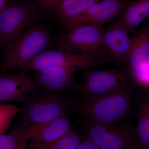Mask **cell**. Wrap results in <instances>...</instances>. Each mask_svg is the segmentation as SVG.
<instances>
[{"label": "cell", "instance_id": "cell-17", "mask_svg": "<svg viewBox=\"0 0 149 149\" xmlns=\"http://www.w3.org/2000/svg\"><path fill=\"white\" fill-rule=\"evenodd\" d=\"M136 132L141 148H149V92L141 100Z\"/></svg>", "mask_w": 149, "mask_h": 149}, {"label": "cell", "instance_id": "cell-3", "mask_svg": "<svg viewBox=\"0 0 149 149\" xmlns=\"http://www.w3.org/2000/svg\"><path fill=\"white\" fill-rule=\"evenodd\" d=\"M75 102L54 95H47L33 99L24 109L21 121L17 128L26 141L45 125L66 113Z\"/></svg>", "mask_w": 149, "mask_h": 149}, {"label": "cell", "instance_id": "cell-25", "mask_svg": "<svg viewBox=\"0 0 149 149\" xmlns=\"http://www.w3.org/2000/svg\"><path fill=\"white\" fill-rule=\"evenodd\" d=\"M27 141H23V142L20 144V146H19L17 149H26V148H27Z\"/></svg>", "mask_w": 149, "mask_h": 149}, {"label": "cell", "instance_id": "cell-14", "mask_svg": "<svg viewBox=\"0 0 149 149\" xmlns=\"http://www.w3.org/2000/svg\"><path fill=\"white\" fill-rule=\"evenodd\" d=\"M72 127L66 113L45 125L29 139V147L33 149L39 146L50 143L66 134Z\"/></svg>", "mask_w": 149, "mask_h": 149}, {"label": "cell", "instance_id": "cell-8", "mask_svg": "<svg viewBox=\"0 0 149 149\" xmlns=\"http://www.w3.org/2000/svg\"><path fill=\"white\" fill-rule=\"evenodd\" d=\"M82 76L83 80L75 87L83 98L104 95L124 88L130 83L127 72L117 68L87 70Z\"/></svg>", "mask_w": 149, "mask_h": 149}, {"label": "cell", "instance_id": "cell-10", "mask_svg": "<svg viewBox=\"0 0 149 149\" xmlns=\"http://www.w3.org/2000/svg\"><path fill=\"white\" fill-rule=\"evenodd\" d=\"M129 31L118 20L104 30L102 44L107 56L118 64H125L130 46Z\"/></svg>", "mask_w": 149, "mask_h": 149}, {"label": "cell", "instance_id": "cell-4", "mask_svg": "<svg viewBox=\"0 0 149 149\" xmlns=\"http://www.w3.org/2000/svg\"><path fill=\"white\" fill-rule=\"evenodd\" d=\"M85 135L100 149H139L136 131L126 123L90 120Z\"/></svg>", "mask_w": 149, "mask_h": 149}, {"label": "cell", "instance_id": "cell-16", "mask_svg": "<svg viewBox=\"0 0 149 149\" xmlns=\"http://www.w3.org/2000/svg\"><path fill=\"white\" fill-rule=\"evenodd\" d=\"M102 0H63L56 9L58 18L64 24Z\"/></svg>", "mask_w": 149, "mask_h": 149}, {"label": "cell", "instance_id": "cell-24", "mask_svg": "<svg viewBox=\"0 0 149 149\" xmlns=\"http://www.w3.org/2000/svg\"><path fill=\"white\" fill-rule=\"evenodd\" d=\"M8 2L6 0H0V11L4 8Z\"/></svg>", "mask_w": 149, "mask_h": 149}, {"label": "cell", "instance_id": "cell-23", "mask_svg": "<svg viewBox=\"0 0 149 149\" xmlns=\"http://www.w3.org/2000/svg\"><path fill=\"white\" fill-rule=\"evenodd\" d=\"M76 149H100L85 135L82 139Z\"/></svg>", "mask_w": 149, "mask_h": 149}, {"label": "cell", "instance_id": "cell-18", "mask_svg": "<svg viewBox=\"0 0 149 149\" xmlns=\"http://www.w3.org/2000/svg\"><path fill=\"white\" fill-rule=\"evenodd\" d=\"M82 137L72 128L66 134L57 140L32 149H76Z\"/></svg>", "mask_w": 149, "mask_h": 149}, {"label": "cell", "instance_id": "cell-5", "mask_svg": "<svg viewBox=\"0 0 149 149\" xmlns=\"http://www.w3.org/2000/svg\"><path fill=\"white\" fill-rule=\"evenodd\" d=\"M34 5L24 1H8L0 11V46L10 41L32 25L38 17Z\"/></svg>", "mask_w": 149, "mask_h": 149}, {"label": "cell", "instance_id": "cell-11", "mask_svg": "<svg viewBox=\"0 0 149 149\" xmlns=\"http://www.w3.org/2000/svg\"><path fill=\"white\" fill-rule=\"evenodd\" d=\"M26 72L0 74V103L23 101L34 93L37 83Z\"/></svg>", "mask_w": 149, "mask_h": 149}, {"label": "cell", "instance_id": "cell-1", "mask_svg": "<svg viewBox=\"0 0 149 149\" xmlns=\"http://www.w3.org/2000/svg\"><path fill=\"white\" fill-rule=\"evenodd\" d=\"M133 93L129 85L101 95L83 98L75 102L72 109L92 121L118 122L129 114L134 101Z\"/></svg>", "mask_w": 149, "mask_h": 149}, {"label": "cell", "instance_id": "cell-19", "mask_svg": "<svg viewBox=\"0 0 149 149\" xmlns=\"http://www.w3.org/2000/svg\"><path fill=\"white\" fill-rule=\"evenodd\" d=\"M127 74L130 83L146 93L149 92V59L136 70Z\"/></svg>", "mask_w": 149, "mask_h": 149}, {"label": "cell", "instance_id": "cell-13", "mask_svg": "<svg viewBox=\"0 0 149 149\" xmlns=\"http://www.w3.org/2000/svg\"><path fill=\"white\" fill-rule=\"evenodd\" d=\"M149 59V25L141 27L130 37V50L125 63L127 73Z\"/></svg>", "mask_w": 149, "mask_h": 149}, {"label": "cell", "instance_id": "cell-22", "mask_svg": "<svg viewBox=\"0 0 149 149\" xmlns=\"http://www.w3.org/2000/svg\"><path fill=\"white\" fill-rule=\"evenodd\" d=\"M63 0H35L42 8L45 10L50 11L56 10Z\"/></svg>", "mask_w": 149, "mask_h": 149}, {"label": "cell", "instance_id": "cell-26", "mask_svg": "<svg viewBox=\"0 0 149 149\" xmlns=\"http://www.w3.org/2000/svg\"><path fill=\"white\" fill-rule=\"evenodd\" d=\"M139 149H149V148H140Z\"/></svg>", "mask_w": 149, "mask_h": 149}, {"label": "cell", "instance_id": "cell-20", "mask_svg": "<svg viewBox=\"0 0 149 149\" xmlns=\"http://www.w3.org/2000/svg\"><path fill=\"white\" fill-rule=\"evenodd\" d=\"M21 109L12 104H0V135L6 133Z\"/></svg>", "mask_w": 149, "mask_h": 149}, {"label": "cell", "instance_id": "cell-15", "mask_svg": "<svg viewBox=\"0 0 149 149\" xmlns=\"http://www.w3.org/2000/svg\"><path fill=\"white\" fill-rule=\"evenodd\" d=\"M148 17L149 0H134L127 3L118 18L131 32Z\"/></svg>", "mask_w": 149, "mask_h": 149}, {"label": "cell", "instance_id": "cell-21", "mask_svg": "<svg viewBox=\"0 0 149 149\" xmlns=\"http://www.w3.org/2000/svg\"><path fill=\"white\" fill-rule=\"evenodd\" d=\"M24 141L26 140L21 132L16 128L8 134L0 135V149H17Z\"/></svg>", "mask_w": 149, "mask_h": 149}, {"label": "cell", "instance_id": "cell-2", "mask_svg": "<svg viewBox=\"0 0 149 149\" xmlns=\"http://www.w3.org/2000/svg\"><path fill=\"white\" fill-rule=\"evenodd\" d=\"M49 30L45 26L34 25L6 46L1 67L2 72L21 69L50 45Z\"/></svg>", "mask_w": 149, "mask_h": 149}, {"label": "cell", "instance_id": "cell-9", "mask_svg": "<svg viewBox=\"0 0 149 149\" xmlns=\"http://www.w3.org/2000/svg\"><path fill=\"white\" fill-rule=\"evenodd\" d=\"M128 3L126 0H102L63 24L67 28L83 25L103 26L118 17Z\"/></svg>", "mask_w": 149, "mask_h": 149}, {"label": "cell", "instance_id": "cell-6", "mask_svg": "<svg viewBox=\"0 0 149 149\" xmlns=\"http://www.w3.org/2000/svg\"><path fill=\"white\" fill-rule=\"evenodd\" d=\"M67 32L59 37L60 50L82 55L107 56L103 47V26L78 25L68 28Z\"/></svg>", "mask_w": 149, "mask_h": 149}, {"label": "cell", "instance_id": "cell-7", "mask_svg": "<svg viewBox=\"0 0 149 149\" xmlns=\"http://www.w3.org/2000/svg\"><path fill=\"white\" fill-rule=\"evenodd\" d=\"M110 61L108 58L100 56L78 54L61 50H45L27 63L21 70L26 72L56 67L88 69L103 66Z\"/></svg>", "mask_w": 149, "mask_h": 149}, {"label": "cell", "instance_id": "cell-12", "mask_svg": "<svg viewBox=\"0 0 149 149\" xmlns=\"http://www.w3.org/2000/svg\"><path fill=\"white\" fill-rule=\"evenodd\" d=\"M77 69L74 68H52L38 71L35 80L46 90L58 92L72 85Z\"/></svg>", "mask_w": 149, "mask_h": 149}]
</instances>
